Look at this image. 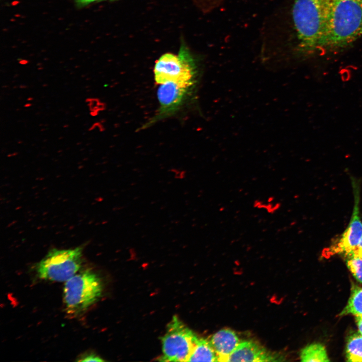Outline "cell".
I'll return each mask as SVG.
<instances>
[{
  "label": "cell",
  "instance_id": "cell-25",
  "mask_svg": "<svg viewBox=\"0 0 362 362\" xmlns=\"http://www.w3.org/2000/svg\"><path fill=\"white\" fill-rule=\"evenodd\" d=\"M68 127V125H64V126H63L64 128H65V127Z\"/></svg>",
  "mask_w": 362,
  "mask_h": 362
},
{
  "label": "cell",
  "instance_id": "cell-15",
  "mask_svg": "<svg viewBox=\"0 0 362 362\" xmlns=\"http://www.w3.org/2000/svg\"><path fill=\"white\" fill-rule=\"evenodd\" d=\"M348 268L355 279L362 284V259L354 256H346Z\"/></svg>",
  "mask_w": 362,
  "mask_h": 362
},
{
  "label": "cell",
  "instance_id": "cell-11",
  "mask_svg": "<svg viewBox=\"0 0 362 362\" xmlns=\"http://www.w3.org/2000/svg\"><path fill=\"white\" fill-rule=\"evenodd\" d=\"M218 361V356L210 341L199 338L192 350L188 361Z\"/></svg>",
  "mask_w": 362,
  "mask_h": 362
},
{
  "label": "cell",
  "instance_id": "cell-18",
  "mask_svg": "<svg viewBox=\"0 0 362 362\" xmlns=\"http://www.w3.org/2000/svg\"><path fill=\"white\" fill-rule=\"evenodd\" d=\"M355 320L359 332L362 335V316H356Z\"/></svg>",
  "mask_w": 362,
  "mask_h": 362
},
{
  "label": "cell",
  "instance_id": "cell-13",
  "mask_svg": "<svg viewBox=\"0 0 362 362\" xmlns=\"http://www.w3.org/2000/svg\"><path fill=\"white\" fill-rule=\"evenodd\" d=\"M301 361L304 362L329 361L325 347L320 343H312L303 348L300 353Z\"/></svg>",
  "mask_w": 362,
  "mask_h": 362
},
{
  "label": "cell",
  "instance_id": "cell-3",
  "mask_svg": "<svg viewBox=\"0 0 362 362\" xmlns=\"http://www.w3.org/2000/svg\"><path fill=\"white\" fill-rule=\"evenodd\" d=\"M103 285L101 279L91 270L76 273L66 281L63 300L68 313L77 314L87 309L101 297Z\"/></svg>",
  "mask_w": 362,
  "mask_h": 362
},
{
  "label": "cell",
  "instance_id": "cell-12",
  "mask_svg": "<svg viewBox=\"0 0 362 362\" xmlns=\"http://www.w3.org/2000/svg\"><path fill=\"white\" fill-rule=\"evenodd\" d=\"M351 314L355 316H362V287L352 284L350 295L347 303L339 316Z\"/></svg>",
  "mask_w": 362,
  "mask_h": 362
},
{
  "label": "cell",
  "instance_id": "cell-8",
  "mask_svg": "<svg viewBox=\"0 0 362 362\" xmlns=\"http://www.w3.org/2000/svg\"><path fill=\"white\" fill-rule=\"evenodd\" d=\"M276 358L257 343L244 341L239 342L228 357L227 361H275Z\"/></svg>",
  "mask_w": 362,
  "mask_h": 362
},
{
  "label": "cell",
  "instance_id": "cell-20",
  "mask_svg": "<svg viewBox=\"0 0 362 362\" xmlns=\"http://www.w3.org/2000/svg\"><path fill=\"white\" fill-rule=\"evenodd\" d=\"M99 124V122H96L94 124H93L88 129V131H93L98 126V125Z\"/></svg>",
  "mask_w": 362,
  "mask_h": 362
},
{
  "label": "cell",
  "instance_id": "cell-4",
  "mask_svg": "<svg viewBox=\"0 0 362 362\" xmlns=\"http://www.w3.org/2000/svg\"><path fill=\"white\" fill-rule=\"evenodd\" d=\"M82 263V248L51 250L37 264L36 272L42 279L66 282L80 269Z\"/></svg>",
  "mask_w": 362,
  "mask_h": 362
},
{
  "label": "cell",
  "instance_id": "cell-10",
  "mask_svg": "<svg viewBox=\"0 0 362 362\" xmlns=\"http://www.w3.org/2000/svg\"><path fill=\"white\" fill-rule=\"evenodd\" d=\"M210 341L220 361H227L228 357L239 343L236 334L228 329H222L215 333Z\"/></svg>",
  "mask_w": 362,
  "mask_h": 362
},
{
  "label": "cell",
  "instance_id": "cell-22",
  "mask_svg": "<svg viewBox=\"0 0 362 362\" xmlns=\"http://www.w3.org/2000/svg\"><path fill=\"white\" fill-rule=\"evenodd\" d=\"M32 106V104L31 103H27L24 105V107L26 108L30 107Z\"/></svg>",
  "mask_w": 362,
  "mask_h": 362
},
{
  "label": "cell",
  "instance_id": "cell-19",
  "mask_svg": "<svg viewBox=\"0 0 362 362\" xmlns=\"http://www.w3.org/2000/svg\"><path fill=\"white\" fill-rule=\"evenodd\" d=\"M96 1L98 0H77L79 4L82 5L89 4Z\"/></svg>",
  "mask_w": 362,
  "mask_h": 362
},
{
  "label": "cell",
  "instance_id": "cell-7",
  "mask_svg": "<svg viewBox=\"0 0 362 362\" xmlns=\"http://www.w3.org/2000/svg\"><path fill=\"white\" fill-rule=\"evenodd\" d=\"M354 195V205L350 222L344 232L328 247L324 249L322 255L328 258L336 254L345 256L351 254L358 246L362 239V221L359 216V193L358 186L352 180Z\"/></svg>",
  "mask_w": 362,
  "mask_h": 362
},
{
  "label": "cell",
  "instance_id": "cell-9",
  "mask_svg": "<svg viewBox=\"0 0 362 362\" xmlns=\"http://www.w3.org/2000/svg\"><path fill=\"white\" fill-rule=\"evenodd\" d=\"M188 88L172 81L161 84L157 90V97L161 113H166L177 108Z\"/></svg>",
  "mask_w": 362,
  "mask_h": 362
},
{
  "label": "cell",
  "instance_id": "cell-23",
  "mask_svg": "<svg viewBox=\"0 0 362 362\" xmlns=\"http://www.w3.org/2000/svg\"><path fill=\"white\" fill-rule=\"evenodd\" d=\"M20 87L21 88H26L27 87V86L24 85V84H22V85H20Z\"/></svg>",
  "mask_w": 362,
  "mask_h": 362
},
{
  "label": "cell",
  "instance_id": "cell-2",
  "mask_svg": "<svg viewBox=\"0 0 362 362\" xmlns=\"http://www.w3.org/2000/svg\"><path fill=\"white\" fill-rule=\"evenodd\" d=\"M328 0H295L292 18L303 53L322 49L326 30Z\"/></svg>",
  "mask_w": 362,
  "mask_h": 362
},
{
  "label": "cell",
  "instance_id": "cell-1",
  "mask_svg": "<svg viewBox=\"0 0 362 362\" xmlns=\"http://www.w3.org/2000/svg\"><path fill=\"white\" fill-rule=\"evenodd\" d=\"M362 36V0H328L322 49L345 47Z\"/></svg>",
  "mask_w": 362,
  "mask_h": 362
},
{
  "label": "cell",
  "instance_id": "cell-5",
  "mask_svg": "<svg viewBox=\"0 0 362 362\" xmlns=\"http://www.w3.org/2000/svg\"><path fill=\"white\" fill-rule=\"evenodd\" d=\"M161 361H188L198 337L176 316L167 325L161 337Z\"/></svg>",
  "mask_w": 362,
  "mask_h": 362
},
{
  "label": "cell",
  "instance_id": "cell-16",
  "mask_svg": "<svg viewBox=\"0 0 362 362\" xmlns=\"http://www.w3.org/2000/svg\"><path fill=\"white\" fill-rule=\"evenodd\" d=\"M77 361H103L104 359L93 353H88L83 355Z\"/></svg>",
  "mask_w": 362,
  "mask_h": 362
},
{
  "label": "cell",
  "instance_id": "cell-14",
  "mask_svg": "<svg viewBox=\"0 0 362 362\" xmlns=\"http://www.w3.org/2000/svg\"><path fill=\"white\" fill-rule=\"evenodd\" d=\"M346 357L348 361H362V335L353 332L347 337Z\"/></svg>",
  "mask_w": 362,
  "mask_h": 362
},
{
  "label": "cell",
  "instance_id": "cell-6",
  "mask_svg": "<svg viewBox=\"0 0 362 362\" xmlns=\"http://www.w3.org/2000/svg\"><path fill=\"white\" fill-rule=\"evenodd\" d=\"M195 70L193 58L182 46L178 55L167 53L157 60L154 68V78L158 84L172 81L190 87L193 84Z\"/></svg>",
  "mask_w": 362,
  "mask_h": 362
},
{
  "label": "cell",
  "instance_id": "cell-24",
  "mask_svg": "<svg viewBox=\"0 0 362 362\" xmlns=\"http://www.w3.org/2000/svg\"><path fill=\"white\" fill-rule=\"evenodd\" d=\"M33 100V98H32V97H29V98L27 99V101H32Z\"/></svg>",
  "mask_w": 362,
  "mask_h": 362
},
{
  "label": "cell",
  "instance_id": "cell-17",
  "mask_svg": "<svg viewBox=\"0 0 362 362\" xmlns=\"http://www.w3.org/2000/svg\"><path fill=\"white\" fill-rule=\"evenodd\" d=\"M347 256H354L362 259V239H361L357 248L351 254Z\"/></svg>",
  "mask_w": 362,
  "mask_h": 362
},
{
  "label": "cell",
  "instance_id": "cell-21",
  "mask_svg": "<svg viewBox=\"0 0 362 362\" xmlns=\"http://www.w3.org/2000/svg\"><path fill=\"white\" fill-rule=\"evenodd\" d=\"M98 113H99V112H97V111H90V115L92 116H93V117L98 115Z\"/></svg>",
  "mask_w": 362,
  "mask_h": 362
}]
</instances>
